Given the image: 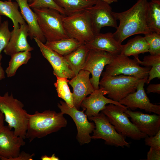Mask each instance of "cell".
I'll return each mask as SVG.
<instances>
[{
  "instance_id": "3957f363",
  "label": "cell",
  "mask_w": 160,
  "mask_h": 160,
  "mask_svg": "<svg viewBox=\"0 0 160 160\" xmlns=\"http://www.w3.org/2000/svg\"><path fill=\"white\" fill-rule=\"evenodd\" d=\"M23 104L8 92L0 95V111L3 114L8 126L14 129L15 134L25 139L28 124V113Z\"/></svg>"
},
{
  "instance_id": "9c48e42d",
  "label": "cell",
  "mask_w": 160,
  "mask_h": 160,
  "mask_svg": "<svg viewBox=\"0 0 160 160\" xmlns=\"http://www.w3.org/2000/svg\"><path fill=\"white\" fill-rule=\"evenodd\" d=\"M88 119L93 121L95 125L92 139H102L105 140V144L116 147H129L130 144L125 140V137L117 132L102 111L97 115Z\"/></svg>"
},
{
  "instance_id": "44dd1931",
  "label": "cell",
  "mask_w": 160,
  "mask_h": 160,
  "mask_svg": "<svg viewBox=\"0 0 160 160\" xmlns=\"http://www.w3.org/2000/svg\"><path fill=\"white\" fill-rule=\"evenodd\" d=\"M20 9L22 17L29 27V36L31 39L36 37L44 43L46 40L41 32L39 26L37 16L28 3L29 0H15Z\"/></svg>"
},
{
  "instance_id": "d6a6232c",
  "label": "cell",
  "mask_w": 160,
  "mask_h": 160,
  "mask_svg": "<svg viewBox=\"0 0 160 160\" xmlns=\"http://www.w3.org/2000/svg\"><path fill=\"white\" fill-rule=\"evenodd\" d=\"M31 8H48L55 9L63 15H66V13L62 8L59 6L53 0H35L29 4Z\"/></svg>"
},
{
  "instance_id": "74e56055",
  "label": "cell",
  "mask_w": 160,
  "mask_h": 160,
  "mask_svg": "<svg viewBox=\"0 0 160 160\" xmlns=\"http://www.w3.org/2000/svg\"><path fill=\"white\" fill-rule=\"evenodd\" d=\"M41 159L42 160H58L59 158L56 156L55 154H53L51 156H49L46 155L42 156Z\"/></svg>"
},
{
  "instance_id": "b9f144b4",
  "label": "cell",
  "mask_w": 160,
  "mask_h": 160,
  "mask_svg": "<svg viewBox=\"0 0 160 160\" xmlns=\"http://www.w3.org/2000/svg\"><path fill=\"white\" fill-rule=\"evenodd\" d=\"M1 23V17L0 15V24Z\"/></svg>"
},
{
  "instance_id": "ffe728a7",
  "label": "cell",
  "mask_w": 160,
  "mask_h": 160,
  "mask_svg": "<svg viewBox=\"0 0 160 160\" xmlns=\"http://www.w3.org/2000/svg\"><path fill=\"white\" fill-rule=\"evenodd\" d=\"M84 44L89 49L104 51L113 55L120 54L122 47L111 32L95 34L92 40Z\"/></svg>"
},
{
  "instance_id": "8d00e7d4",
  "label": "cell",
  "mask_w": 160,
  "mask_h": 160,
  "mask_svg": "<svg viewBox=\"0 0 160 160\" xmlns=\"http://www.w3.org/2000/svg\"><path fill=\"white\" fill-rule=\"evenodd\" d=\"M147 93H160V84H151L149 85L147 88Z\"/></svg>"
},
{
  "instance_id": "d6986e66",
  "label": "cell",
  "mask_w": 160,
  "mask_h": 160,
  "mask_svg": "<svg viewBox=\"0 0 160 160\" xmlns=\"http://www.w3.org/2000/svg\"><path fill=\"white\" fill-rule=\"evenodd\" d=\"M29 36V27L26 24L20 25L15 31H11L9 42L4 49L5 54L11 56L16 53L24 51H31L33 48L28 44L27 38Z\"/></svg>"
},
{
  "instance_id": "4316f807",
  "label": "cell",
  "mask_w": 160,
  "mask_h": 160,
  "mask_svg": "<svg viewBox=\"0 0 160 160\" xmlns=\"http://www.w3.org/2000/svg\"><path fill=\"white\" fill-rule=\"evenodd\" d=\"M81 44L74 39L69 38L57 40L46 41L45 44L58 53L64 56L73 52Z\"/></svg>"
},
{
  "instance_id": "7a4b0ae2",
  "label": "cell",
  "mask_w": 160,
  "mask_h": 160,
  "mask_svg": "<svg viewBox=\"0 0 160 160\" xmlns=\"http://www.w3.org/2000/svg\"><path fill=\"white\" fill-rule=\"evenodd\" d=\"M28 124L25 138L30 143L36 138L45 137L56 132L67 124L66 119L61 112L45 110L42 112L36 111L33 114L28 113Z\"/></svg>"
},
{
  "instance_id": "e575fe53",
  "label": "cell",
  "mask_w": 160,
  "mask_h": 160,
  "mask_svg": "<svg viewBox=\"0 0 160 160\" xmlns=\"http://www.w3.org/2000/svg\"><path fill=\"white\" fill-rule=\"evenodd\" d=\"M147 160H160V150L150 147L147 154Z\"/></svg>"
},
{
  "instance_id": "7402d4cb",
  "label": "cell",
  "mask_w": 160,
  "mask_h": 160,
  "mask_svg": "<svg viewBox=\"0 0 160 160\" xmlns=\"http://www.w3.org/2000/svg\"><path fill=\"white\" fill-rule=\"evenodd\" d=\"M89 49L82 44L72 52L63 56L75 76L83 69Z\"/></svg>"
},
{
  "instance_id": "52a82bcc",
  "label": "cell",
  "mask_w": 160,
  "mask_h": 160,
  "mask_svg": "<svg viewBox=\"0 0 160 160\" xmlns=\"http://www.w3.org/2000/svg\"><path fill=\"white\" fill-rule=\"evenodd\" d=\"M112 103L106 105L101 111L107 117L116 130L124 137L135 140L144 138L147 135L141 132L129 120L125 112L127 109Z\"/></svg>"
},
{
  "instance_id": "f1b7e54d",
  "label": "cell",
  "mask_w": 160,
  "mask_h": 160,
  "mask_svg": "<svg viewBox=\"0 0 160 160\" xmlns=\"http://www.w3.org/2000/svg\"><path fill=\"white\" fill-rule=\"evenodd\" d=\"M10 56L8 66L5 70L8 77L14 76L20 67L27 63L31 57V54L30 51H24L16 53Z\"/></svg>"
},
{
  "instance_id": "6da1fadb",
  "label": "cell",
  "mask_w": 160,
  "mask_h": 160,
  "mask_svg": "<svg viewBox=\"0 0 160 160\" xmlns=\"http://www.w3.org/2000/svg\"><path fill=\"white\" fill-rule=\"evenodd\" d=\"M147 0H138L129 9L121 12H113L116 20L120 23L113 33L114 37L120 44L129 36L136 34L150 32L146 22Z\"/></svg>"
},
{
  "instance_id": "5bb4252c",
  "label": "cell",
  "mask_w": 160,
  "mask_h": 160,
  "mask_svg": "<svg viewBox=\"0 0 160 160\" xmlns=\"http://www.w3.org/2000/svg\"><path fill=\"white\" fill-rule=\"evenodd\" d=\"M23 138L16 135L8 126L0 129V159L12 160L20 153V148L25 144Z\"/></svg>"
},
{
  "instance_id": "7c38bea8",
  "label": "cell",
  "mask_w": 160,
  "mask_h": 160,
  "mask_svg": "<svg viewBox=\"0 0 160 160\" xmlns=\"http://www.w3.org/2000/svg\"><path fill=\"white\" fill-rule=\"evenodd\" d=\"M85 10L90 15L95 35L100 33L103 27L109 26L116 29L117 27V20L113 14L112 7L107 3L97 0L95 5Z\"/></svg>"
},
{
  "instance_id": "f546056e",
  "label": "cell",
  "mask_w": 160,
  "mask_h": 160,
  "mask_svg": "<svg viewBox=\"0 0 160 160\" xmlns=\"http://www.w3.org/2000/svg\"><path fill=\"white\" fill-rule=\"evenodd\" d=\"M56 77L57 80L54 84L58 97L63 99L69 106H74L72 93L68 86V79L65 77Z\"/></svg>"
},
{
  "instance_id": "d590c367",
  "label": "cell",
  "mask_w": 160,
  "mask_h": 160,
  "mask_svg": "<svg viewBox=\"0 0 160 160\" xmlns=\"http://www.w3.org/2000/svg\"><path fill=\"white\" fill-rule=\"evenodd\" d=\"M34 156V153L30 154L22 151L17 157L12 159V160H32Z\"/></svg>"
},
{
  "instance_id": "7bdbcfd3",
  "label": "cell",
  "mask_w": 160,
  "mask_h": 160,
  "mask_svg": "<svg viewBox=\"0 0 160 160\" xmlns=\"http://www.w3.org/2000/svg\"><path fill=\"white\" fill-rule=\"evenodd\" d=\"M8 1H11L12 0H8Z\"/></svg>"
},
{
  "instance_id": "603a6c76",
  "label": "cell",
  "mask_w": 160,
  "mask_h": 160,
  "mask_svg": "<svg viewBox=\"0 0 160 160\" xmlns=\"http://www.w3.org/2000/svg\"><path fill=\"white\" fill-rule=\"evenodd\" d=\"M17 2L11 1H4L0 0V15L6 16L12 21L13 24V31H15L20 25L25 24V21L19 10Z\"/></svg>"
},
{
  "instance_id": "9a60e30c",
  "label": "cell",
  "mask_w": 160,
  "mask_h": 160,
  "mask_svg": "<svg viewBox=\"0 0 160 160\" xmlns=\"http://www.w3.org/2000/svg\"><path fill=\"white\" fill-rule=\"evenodd\" d=\"M33 39L43 56L52 66L53 73L56 77L70 79L75 76L63 55L50 49L36 38L34 37Z\"/></svg>"
},
{
  "instance_id": "f35d334b",
  "label": "cell",
  "mask_w": 160,
  "mask_h": 160,
  "mask_svg": "<svg viewBox=\"0 0 160 160\" xmlns=\"http://www.w3.org/2000/svg\"><path fill=\"white\" fill-rule=\"evenodd\" d=\"M4 117L3 114L0 111V129L4 126Z\"/></svg>"
},
{
  "instance_id": "2e32d148",
  "label": "cell",
  "mask_w": 160,
  "mask_h": 160,
  "mask_svg": "<svg viewBox=\"0 0 160 160\" xmlns=\"http://www.w3.org/2000/svg\"><path fill=\"white\" fill-rule=\"evenodd\" d=\"M124 112L138 129L147 136H153L160 130V115L145 114L129 108Z\"/></svg>"
},
{
  "instance_id": "484cf974",
  "label": "cell",
  "mask_w": 160,
  "mask_h": 160,
  "mask_svg": "<svg viewBox=\"0 0 160 160\" xmlns=\"http://www.w3.org/2000/svg\"><path fill=\"white\" fill-rule=\"evenodd\" d=\"M69 15L85 10L93 6L97 0H53Z\"/></svg>"
},
{
  "instance_id": "d4e9b609",
  "label": "cell",
  "mask_w": 160,
  "mask_h": 160,
  "mask_svg": "<svg viewBox=\"0 0 160 160\" xmlns=\"http://www.w3.org/2000/svg\"><path fill=\"white\" fill-rule=\"evenodd\" d=\"M146 22L151 32L160 33V0H152L148 2Z\"/></svg>"
},
{
  "instance_id": "cb8c5ba5",
  "label": "cell",
  "mask_w": 160,
  "mask_h": 160,
  "mask_svg": "<svg viewBox=\"0 0 160 160\" xmlns=\"http://www.w3.org/2000/svg\"><path fill=\"white\" fill-rule=\"evenodd\" d=\"M149 46L144 37L138 36L123 45L121 54L127 56H138L141 53L148 52Z\"/></svg>"
},
{
  "instance_id": "83f0119b",
  "label": "cell",
  "mask_w": 160,
  "mask_h": 160,
  "mask_svg": "<svg viewBox=\"0 0 160 160\" xmlns=\"http://www.w3.org/2000/svg\"><path fill=\"white\" fill-rule=\"evenodd\" d=\"M137 62L140 64L151 68L148 73L146 83L148 84L153 79H160V55H149L144 57L143 60L141 61L138 56L134 57Z\"/></svg>"
},
{
  "instance_id": "ac0fdd59",
  "label": "cell",
  "mask_w": 160,
  "mask_h": 160,
  "mask_svg": "<svg viewBox=\"0 0 160 160\" xmlns=\"http://www.w3.org/2000/svg\"><path fill=\"white\" fill-rule=\"evenodd\" d=\"M110 103L128 108L119 102L105 97L100 88L95 89L88 97L85 98L81 103V107L86 111L85 113L88 118L97 115L100 111L105 108L106 104Z\"/></svg>"
},
{
  "instance_id": "1f68e13d",
  "label": "cell",
  "mask_w": 160,
  "mask_h": 160,
  "mask_svg": "<svg viewBox=\"0 0 160 160\" xmlns=\"http://www.w3.org/2000/svg\"><path fill=\"white\" fill-rule=\"evenodd\" d=\"M11 36L8 21L7 20L1 23L0 24V62L2 58L1 52L8 44Z\"/></svg>"
},
{
  "instance_id": "277c9868",
  "label": "cell",
  "mask_w": 160,
  "mask_h": 160,
  "mask_svg": "<svg viewBox=\"0 0 160 160\" xmlns=\"http://www.w3.org/2000/svg\"><path fill=\"white\" fill-rule=\"evenodd\" d=\"M32 9L36 15L40 30L46 41L69 38L63 27V15L60 12L48 8Z\"/></svg>"
},
{
  "instance_id": "60d3db41",
  "label": "cell",
  "mask_w": 160,
  "mask_h": 160,
  "mask_svg": "<svg viewBox=\"0 0 160 160\" xmlns=\"http://www.w3.org/2000/svg\"><path fill=\"white\" fill-rule=\"evenodd\" d=\"M35 0H29L28 1V2H30V3L33 2V1Z\"/></svg>"
},
{
  "instance_id": "836d02e7",
  "label": "cell",
  "mask_w": 160,
  "mask_h": 160,
  "mask_svg": "<svg viewBox=\"0 0 160 160\" xmlns=\"http://www.w3.org/2000/svg\"><path fill=\"white\" fill-rule=\"evenodd\" d=\"M145 144L155 149L160 150V130L154 135L147 136L145 138Z\"/></svg>"
},
{
  "instance_id": "e0dca14e",
  "label": "cell",
  "mask_w": 160,
  "mask_h": 160,
  "mask_svg": "<svg viewBox=\"0 0 160 160\" xmlns=\"http://www.w3.org/2000/svg\"><path fill=\"white\" fill-rule=\"evenodd\" d=\"M90 74L88 71L82 69L71 80H68V83L73 89L74 106L78 110L84 98L95 90L90 80Z\"/></svg>"
},
{
  "instance_id": "8fae6325",
  "label": "cell",
  "mask_w": 160,
  "mask_h": 160,
  "mask_svg": "<svg viewBox=\"0 0 160 160\" xmlns=\"http://www.w3.org/2000/svg\"><path fill=\"white\" fill-rule=\"evenodd\" d=\"M114 55L104 51L89 49L83 70L91 74L90 80L95 89L100 88V79L103 69L111 62Z\"/></svg>"
},
{
  "instance_id": "ab89813d",
  "label": "cell",
  "mask_w": 160,
  "mask_h": 160,
  "mask_svg": "<svg viewBox=\"0 0 160 160\" xmlns=\"http://www.w3.org/2000/svg\"><path fill=\"white\" fill-rule=\"evenodd\" d=\"M5 77L4 71L1 66V63L0 62V81Z\"/></svg>"
},
{
  "instance_id": "ba28073f",
  "label": "cell",
  "mask_w": 160,
  "mask_h": 160,
  "mask_svg": "<svg viewBox=\"0 0 160 160\" xmlns=\"http://www.w3.org/2000/svg\"><path fill=\"white\" fill-rule=\"evenodd\" d=\"M105 68L102 76L122 74L140 79L148 77L151 68L140 66L135 58L132 59L121 54L115 55L112 61Z\"/></svg>"
},
{
  "instance_id": "4fadbf2b",
  "label": "cell",
  "mask_w": 160,
  "mask_h": 160,
  "mask_svg": "<svg viewBox=\"0 0 160 160\" xmlns=\"http://www.w3.org/2000/svg\"><path fill=\"white\" fill-rule=\"evenodd\" d=\"M148 78L142 79L138 83L136 91L129 94L119 102L132 110L139 108L147 112L160 115V105L150 102L144 89L145 84L146 83Z\"/></svg>"
},
{
  "instance_id": "30bf717a",
  "label": "cell",
  "mask_w": 160,
  "mask_h": 160,
  "mask_svg": "<svg viewBox=\"0 0 160 160\" xmlns=\"http://www.w3.org/2000/svg\"><path fill=\"white\" fill-rule=\"evenodd\" d=\"M57 106L63 114L69 115L74 122L77 129L76 139L81 145L89 143L92 139L90 135L95 128L93 122L89 121L84 113L85 110L80 111L74 106L70 107L64 101H60Z\"/></svg>"
},
{
  "instance_id": "8992f818",
  "label": "cell",
  "mask_w": 160,
  "mask_h": 160,
  "mask_svg": "<svg viewBox=\"0 0 160 160\" xmlns=\"http://www.w3.org/2000/svg\"><path fill=\"white\" fill-rule=\"evenodd\" d=\"M63 24L69 38L85 44L94 38L90 15L86 10L69 15H63Z\"/></svg>"
},
{
  "instance_id": "5b68a950",
  "label": "cell",
  "mask_w": 160,
  "mask_h": 160,
  "mask_svg": "<svg viewBox=\"0 0 160 160\" xmlns=\"http://www.w3.org/2000/svg\"><path fill=\"white\" fill-rule=\"evenodd\" d=\"M99 88L104 95L118 102L129 94L136 91L139 82L142 79L121 74L102 76Z\"/></svg>"
},
{
  "instance_id": "4dcf8cb0",
  "label": "cell",
  "mask_w": 160,
  "mask_h": 160,
  "mask_svg": "<svg viewBox=\"0 0 160 160\" xmlns=\"http://www.w3.org/2000/svg\"><path fill=\"white\" fill-rule=\"evenodd\" d=\"M148 46V52L151 55H160V33L150 32L144 34Z\"/></svg>"
}]
</instances>
